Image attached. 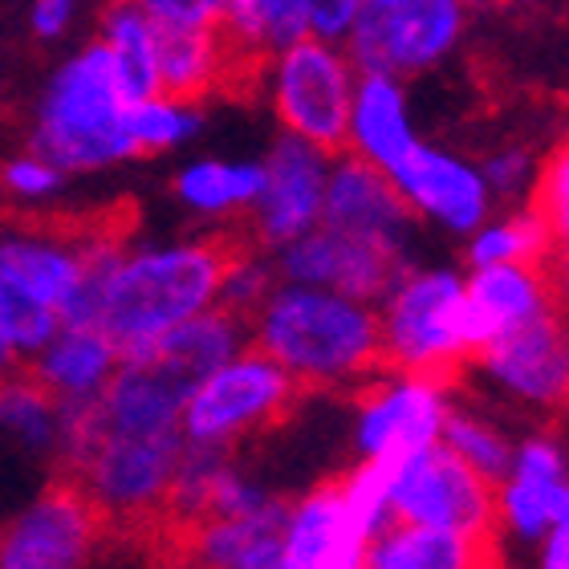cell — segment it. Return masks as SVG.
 Segmentation results:
<instances>
[{
	"mask_svg": "<svg viewBox=\"0 0 569 569\" xmlns=\"http://www.w3.org/2000/svg\"><path fill=\"white\" fill-rule=\"evenodd\" d=\"M249 249L257 244L240 220L216 228L200 240H188V244L142 252L127 249L102 281L94 326L107 333V342L119 350V358L142 355L176 326L212 309L228 264Z\"/></svg>",
	"mask_w": 569,
	"mask_h": 569,
	"instance_id": "cell-1",
	"label": "cell"
},
{
	"mask_svg": "<svg viewBox=\"0 0 569 569\" xmlns=\"http://www.w3.org/2000/svg\"><path fill=\"white\" fill-rule=\"evenodd\" d=\"M249 346L301 391H350L387 370L379 309L333 289L281 281L249 318Z\"/></svg>",
	"mask_w": 569,
	"mask_h": 569,
	"instance_id": "cell-2",
	"label": "cell"
},
{
	"mask_svg": "<svg viewBox=\"0 0 569 569\" xmlns=\"http://www.w3.org/2000/svg\"><path fill=\"white\" fill-rule=\"evenodd\" d=\"M122 94L110 53L102 41H86L46 82L33 107L29 151L49 159L58 171H102L134 159Z\"/></svg>",
	"mask_w": 569,
	"mask_h": 569,
	"instance_id": "cell-3",
	"label": "cell"
},
{
	"mask_svg": "<svg viewBox=\"0 0 569 569\" xmlns=\"http://www.w3.org/2000/svg\"><path fill=\"white\" fill-rule=\"evenodd\" d=\"M179 451H183L179 431L134 436V431H110L102 423V436L90 443V451L70 472L58 476H70L90 497L94 512L102 517L107 541L134 546L163 509L167 488L179 468Z\"/></svg>",
	"mask_w": 569,
	"mask_h": 569,
	"instance_id": "cell-4",
	"label": "cell"
},
{
	"mask_svg": "<svg viewBox=\"0 0 569 569\" xmlns=\"http://www.w3.org/2000/svg\"><path fill=\"white\" fill-rule=\"evenodd\" d=\"M387 370L419 375L451 387L472 362L463 321V277L451 269H407V277L382 297L379 309Z\"/></svg>",
	"mask_w": 569,
	"mask_h": 569,
	"instance_id": "cell-5",
	"label": "cell"
},
{
	"mask_svg": "<svg viewBox=\"0 0 569 569\" xmlns=\"http://www.w3.org/2000/svg\"><path fill=\"white\" fill-rule=\"evenodd\" d=\"M306 391L257 346L203 375L179 411V439L196 448L232 451L252 436L281 427L301 407Z\"/></svg>",
	"mask_w": 569,
	"mask_h": 569,
	"instance_id": "cell-6",
	"label": "cell"
},
{
	"mask_svg": "<svg viewBox=\"0 0 569 569\" xmlns=\"http://www.w3.org/2000/svg\"><path fill=\"white\" fill-rule=\"evenodd\" d=\"M355 78L358 70L338 41L301 37L284 49L264 53L257 86L269 90V102L284 134L326 154H342Z\"/></svg>",
	"mask_w": 569,
	"mask_h": 569,
	"instance_id": "cell-7",
	"label": "cell"
},
{
	"mask_svg": "<svg viewBox=\"0 0 569 569\" xmlns=\"http://www.w3.org/2000/svg\"><path fill=\"white\" fill-rule=\"evenodd\" d=\"M472 12L463 0H395L387 9H362L342 49L358 73L416 78L443 66L468 41Z\"/></svg>",
	"mask_w": 569,
	"mask_h": 569,
	"instance_id": "cell-8",
	"label": "cell"
},
{
	"mask_svg": "<svg viewBox=\"0 0 569 569\" xmlns=\"http://www.w3.org/2000/svg\"><path fill=\"white\" fill-rule=\"evenodd\" d=\"M391 521L456 533H497V485L476 476L443 443H431L399 460L391 485Z\"/></svg>",
	"mask_w": 569,
	"mask_h": 569,
	"instance_id": "cell-9",
	"label": "cell"
},
{
	"mask_svg": "<svg viewBox=\"0 0 569 569\" xmlns=\"http://www.w3.org/2000/svg\"><path fill=\"white\" fill-rule=\"evenodd\" d=\"M98 546H107V529L90 497L70 476H53V485L0 529V569H86Z\"/></svg>",
	"mask_w": 569,
	"mask_h": 569,
	"instance_id": "cell-10",
	"label": "cell"
},
{
	"mask_svg": "<svg viewBox=\"0 0 569 569\" xmlns=\"http://www.w3.org/2000/svg\"><path fill=\"white\" fill-rule=\"evenodd\" d=\"M277 277L289 284H313V289H333L355 301H382L395 284L403 281L411 261L407 249H391L379 240L350 237L330 224L309 228L306 237L289 240L273 257Z\"/></svg>",
	"mask_w": 569,
	"mask_h": 569,
	"instance_id": "cell-11",
	"label": "cell"
},
{
	"mask_svg": "<svg viewBox=\"0 0 569 569\" xmlns=\"http://www.w3.org/2000/svg\"><path fill=\"white\" fill-rule=\"evenodd\" d=\"M330 159L333 154L293 139V134H281L273 142L269 159L261 163V196L252 200L249 212L240 216V224H244L257 249L277 252L289 240L306 237L309 228H318Z\"/></svg>",
	"mask_w": 569,
	"mask_h": 569,
	"instance_id": "cell-12",
	"label": "cell"
},
{
	"mask_svg": "<svg viewBox=\"0 0 569 569\" xmlns=\"http://www.w3.org/2000/svg\"><path fill=\"white\" fill-rule=\"evenodd\" d=\"M448 387L419 375L382 370L350 399L358 403V451L362 456H411L439 443L448 416Z\"/></svg>",
	"mask_w": 569,
	"mask_h": 569,
	"instance_id": "cell-13",
	"label": "cell"
},
{
	"mask_svg": "<svg viewBox=\"0 0 569 569\" xmlns=\"http://www.w3.org/2000/svg\"><path fill=\"white\" fill-rule=\"evenodd\" d=\"M261 61L244 58L220 33V24H179V29L154 24V82L159 94L179 102L203 107V98L212 94L257 90Z\"/></svg>",
	"mask_w": 569,
	"mask_h": 569,
	"instance_id": "cell-14",
	"label": "cell"
},
{
	"mask_svg": "<svg viewBox=\"0 0 569 569\" xmlns=\"http://www.w3.org/2000/svg\"><path fill=\"white\" fill-rule=\"evenodd\" d=\"M387 176L411 212L427 216L451 232H476L488 220V208H492L488 183L480 176V167L460 159V154L416 142Z\"/></svg>",
	"mask_w": 569,
	"mask_h": 569,
	"instance_id": "cell-15",
	"label": "cell"
},
{
	"mask_svg": "<svg viewBox=\"0 0 569 569\" xmlns=\"http://www.w3.org/2000/svg\"><path fill=\"white\" fill-rule=\"evenodd\" d=\"M558 264H480L463 281V321H468L472 355H480L492 338L517 330L537 313L558 309Z\"/></svg>",
	"mask_w": 569,
	"mask_h": 569,
	"instance_id": "cell-16",
	"label": "cell"
},
{
	"mask_svg": "<svg viewBox=\"0 0 569 569\" xmlns=\"http://www.w3.org/2000/svg\"><path fill=\"white\" fill-rule=\"evenodd\" d=\"M318 224H330L338 232H350V237L379 240L391 249H407V237L416 228V212L407 208V200L399 196L387 171L342 151L330 159Z\"/></svg>",
	"mask_w": 569,
	"mask_h": 569,
	"instance_id": "cell-17",
	"label": "cell"
},
{
	"mask_svg": "<svg viewBox=\"0 0 569 569\" xmlns=\"http://www.w3.org/2000/svg\"><path fill=\"white\" fill-rule=\"evenodd\" d=\"M485 370L505 387L521 395L525 403H537L553 411L566 403L569 391V358H566V330H561L558 309L537 313L517 330L500 333L476 355Z\"/></svg>",
	"mask_w": 569,
	"mask_h": 569,
	"instance_id": "cell-18",
	"label": "cell"
},
{
	"mask_svg": "<svg viewBox=\"0 0 569 569\" xmlns=\"http://www.w3.org/2000/svg\"><path fill=\"white\" fill-rule=\"evenodd\" d=\"M419 142L411 122L407 86L395 73H358L350 119H346V154L362 163L391 171L411 147Z\"/></svg>",
	"mask_w": 569,
	"mask_h": 569,
	"instance_id": "cell-19",
	"label": "cell"
},
{
	"mask_svg": "<svg viewBox=\"0 0 569 569\" xmlns=\"http://www.w3.org/2000/svg\"><path fill=\"white\" fill-rule=\"evenodd\" d=\"M497 533H456L431 525L387 521L362 549V569H492Z\"/></svg>",
	"mask_w": 569,
	"mask_h": 569,
	"instance_id": "cell-20",
	"label": "cell"
},
{
	"mask_svg": "<svg viewBox=\"0 0 569 569\" xmlns=\"http://www.w3.org/2000/svg\"><path fill=\"white\" fill-rule=\"evenodd\" d=\"M284 569H362V541L350 533L338 476L306 492L284 512Z\"/></svg>",
	"mask_w": 569,
	"mask_h": 569,
	"instance_id": "cell-21",
	"label": "cell"
},
{
	"mask_svg": "<svg viewBox=\"0 0 569 569\" xmlns=\"http://www.w3.org/2000/svg\"><path fill=\"white\" fill-rule=\"evenodd\" d=\"M119 362V350L107 342V333L98 330V326H70V321H61L58 333L24 367L33 370L37 382L58 403H73V399H98V395L107 391V382L114 379Z\"/></svg>",
	"mask_w": 569,
	"mask_h": 569,
	"instance_id": "cell-22",
	"label": "cell"
},
{
	"mask_svg": "<svg viewBox=\"0 0 569 569\" xmlns=\"http://www.w3.org/2000/svg\"><path fill=\"white\" fill-rule=\"evenodd\" d=\"M98 41L107 46L127 102L159 94L154 82V21L131 0H107L98 17Z\"/></svg>",
	"mask_w": 569,
	"mask_h": 569,
	"instance_id": "cell-23",
	"label": "cell"
},
{
	"mask_svg": "<svg viewBox=\"0 0 569 569\" xmlns=\"http://www.w3.org/2000/svg\"><path fill=\"white\" fill-rule=\"evenodd\" d=\"M261 163H228V159H196L176 176V196L200 216H244L261 196Z\"/></svg>",
	"mask_w": 569,
	"mask_h": 569,
	"instance_id": "cell-24",
	"label": "cell"
},
{
	"mask_svg": "<svg viewBox=\"0 0 569 569\" xmlns=\"http://www.w3.org/2000/svg\"><path fill=\"white\" fill-rule=\"evenodd\" d=\"M220 33L244 53L261 61L264 53L309 37L306 0H228Z\"/></svg>",
	"mask_w": 569,
	"mask_h": 569,
	"instance_id": "cell-25",
	"label": "cell"
},
{
	"mask_svg": "<svg viewBox=\"0 0 569 569\" xmlns=\"http://www.w3.org/2000/svg\"><path fill=\"white\" fill-rule=\"evenodd\" d=\"M558 249L561 244L549 237V228L529 208H521V212L505 216V220L476 228L468 261H472V269H480V264H525V261L558 264Z\"/></svg>",
	"mask_w": 569,
	"mask_h": 569,
	"instance_id": "cell-26",
	"label": "cell"
},
{
	"mask_svg": "<svg viewBox=\"0 0 569 569\" xmlns=\"http://www.w3.org/2000/svg\"><path fill=\"white\" fill-rule=\"evenodd\" d=\"M566 480H533L509 472L497 485V521L521 537H546L553 525L569 517Z\"/></svg>",
	"mask_w": 569,
	"mask_h": 569,
	"instance_id": "cell-27",
	"label": "cell"
},
{
	"mask_svg": "<svg viewBox=\"0 0 569 569\" xmlns=\"http://www.w3.org/2000/svg\"><path fill=\"white\" fill-rule=\"evenodd\" d=\"M61 403L37 382V375L24 362L0 375V423L12 436H21L29 448H53L58 439Z\"/></svg>",
	"mask_w": 569,
	"mask_h": 569,
	"instance_id": "cell-28",
	"label": "cell"
},
{
	"mask_svg": "<svg viewBox=\"0 0 569 569\" xmlns=\"http://www.w3.org/2000/svg\"><path fill=\"white\" fill-rule=\"evenodd\" d=\"M203 127V110L196 102H179L167 94H147L127 107V131L134 154H163L191 142Z\"/></svg>",
	"mask_w": 569,
	"mask_h": 569,
	"instance_id": "cell-29",
	"label": "cell"
},
{
	"mask_svg": "<svg viewBox=\"0 0 569 569\" xmlns=\"http://www.w3.org/2000/svg\"><path fill=\"white\" fill-rule=\"evenodd\" d=\"M439 443L451 451V456H460L476 476H485L488 485H500L505 476H509V463H512V448L509 439L500 436L497 427L485 423V419L468 416V411H451L443 416V427H439Z\"/></svg>",
	"mask_w": 569,
	"mask_h": 569,
	"instance_id": "cell-30",
	"label": "cell"
},
{
	"mask_svg": "<svg viewBox=\"0 0 569 569\" xmlns=\"http://www.w3.org/2000/svg\"><path fill=\"white\" fill-rule=\"evenodd\" d=\"M529 212L549 228V237L566 244L569 228V151L566 142H553L546 159H537V176L529 183Z\"/></svg>",
	"mask_w": 569,
	"mask_h": 569,
	"instance_id": "cell-31",
	"label": "cell"
},
{
	"mask_svg": "<svg viewBox=\"0 0 569 569\" xmlns=\"http://www.w3.org/2000/svg\"><path fill=\"white\" fill-rule=\"evenodd\" d=\"M277 264L264 257V249H249L240 252L237 261L228 264L224 281H220V293H216V306L228 309V313H237V318L249 321L261 301L277 289Z\"/></svg>",
	"mask_w": 569,
	"mask_h": 569,
	"instance_id": "cell-32",
	"label": "cell"
},
{
	"mask_svg": "<svg viewBox=\"0 0 569 569\" xmlns=\"http://www.w3.org/2000/svg\"><path fill=\"white\" fill-rule=\"evenodd\" d=\"M480 176L488 183V196H500V200H517L529 191L537 176V154L525 147V142H512V147H500L480 163Z\"/></svg>",
	"mask_w": 569,
	"mask_h": 569,
	"instance_id": "cell-33",
	"label": "cell"
},
{
	"mask_svg": "<svg viewBox=\"0 0 569 569\" xmlns=\"http://www.w3.org/2000/svg\"><path fill=\"white\" fill-rule=\"evenodd\" d=\"M61 179L66 171L41 159L33 151H21V154H9V159H0V191H9V196H21V200H41V196H53L61 188Z\"/></svg>",
	"mask_w": 569,
	"mask_h": 569,
	"instance_id": "cell-34",
	"label": "cell"
},
{
	"mask_svg": "<svg viewBox=\"0 0 569 569\" xmlns=\"http://www.w3.org/2000/svg\"><path fill=\"white\" fill-rule=\"evenodd\" d=\"M154 24L179 29V24H220L224 4L220 0H131Z\"/></svg>",
	"mask_w": 569,
	"mask_h": 569,
	"instance_id": "cell-35",
	"label": "cell"
},
{
	"mask_svg": "<svg viewBox=\"0 0 569 569\" xmlns=\"http://www.w3.org/2000/svg\"><path fill=\"white\" fill-rule=\"evenodd\" d=\"M362 12V0H306V21L309 37H321V41H338L350 33V24L358 21Z\"/></svg>",
	"mask_w": 569,
	"mask_h": 569,
	"instance_id": "cell-36",
	"label": "cell"
},
{
	"mask_svg": "<svg viewBox=\"0 0 569 569\" xmlns=\"http://www.w3.org/2000/svg\"><path fill=\"white\" fill-rule=\"evenodd\" d=\"M78 17V0H29V33L37 41H61Z\"/></svg>",
	"mask_w": 569,
	"mask_h": 569,
	"instance_id": "cell-37",
	"label": "cell"
},
{
	"mask_svg": "<svg viewBox=\"0 0 569 569\" xmlns=\"http://www.w3.org/2000/svg\"><path fill=\"white\" fill-rule=\"evenodd\" d=\"M541 569H569V525H553L546 533V553H541Z\"/></svg>",
	"mask_w": 569,
	"mask_h": 569,
	"instance_id": "cell-38",
	"label": "cell"
},
{
	"mask_svg": "<svg viewBox=\"0 0 569 569\" xmlns=\"http://www.w3.org/2000/svg\"><path fill=\"white\" fill-rule=\"evenodd\" d=\"M12 367H17V355H12V342H9V333H4V321H0V375Z\"/></svg>",
	"mask_w": 569,
	"mask_h": 569,
	"instance_id": "cell-39",
	"label": "cell"
},
{
	"mask_svg": "<svg viewBox=\"0 0 569 569\" xmlns=\"http://www.w3.org/2000/svg\"><path fill=\"white\" fill-rule=\"evenodd\" d=\"M463 4H468V12H492V9H500V4H505V0H463Z\"/></svg>",
	"mask_w": 569,
	"mask_h": 569,
	"instance_id": "cell-40",
	"label": "cell"
},
{
	"mask_svg": "<svg viewBox=\"0 0 569 569\" xmlns=\"http://www.w3.org/2000/svg\"><path fill=\"white\" fill-rule=\"evenodd\" d=\"M387 4H395V0H362V9H387Z\"/></svg>",
	"mask_w": 569,
	"mask_h": 569,
	"instance_id": "cell-41",
	"label": "cell"
},
{
	"mask_svg": "<svg viewBox=\"0 0 569 569\" xmlns=\"http://www.w3.org/2000/svg\"><path fill=\"white\" fill-rule=\"evenodd\" d=\"M492 569H500V566H492Z\"/></svg>",
	"mask_w": 569,
	"mask_h": 569,
	"instance_id": "cell-42",
	"label": "cell"
}]
</instances>
